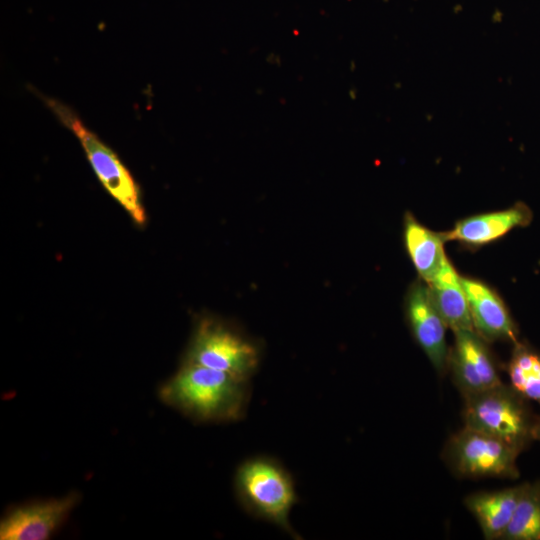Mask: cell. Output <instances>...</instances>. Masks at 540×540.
<instances>
[{"label": "cell", "instance_id": "8992f818", "mask_svg": "<svg viewBox=\"0 0 540 540\" xmlns=\"http://www.w3.org/2000/svg\"><path fill=\"white\" fill-rule=\"evenodd\" d=\"M519 452L504 440L464 426L448 440L443 457L460 477L516 478Z\"/></svg>", "mask_w": 540, "mask_h": 540}, {"label": "cell", "instance_id": "2e32d148", "mask_svg": "<svg viewBox=\"0 0 540 540\" xmlns=\"http://www.w3.org/2000/svg\"><path fill=\"white\" fill-rule=\"evenodd\" d=\"M501 539L540 540L539 485H523L521 497Z\"/></svg>", "mask_w": 540, "mask_h": 540}, {"label": "cell", "instance_id": "8fae6325", "mask_svg": "<svg viewBox=\"0 0 540 540\" xmlns=\"http://www.w3.org/2000/svg\"><path fill=\"white\" fill-rule=\"evenodd\" d=\"M531 219L530 209L523 203H517L506 210L463 219L451 231L442 235L444 240L480 246L502 237L515 227L528 225Z\"/></svg>", "mask_w": 540, "mask_h": 540}, {"label": "cell", "instance_id": "277c9868", "mask_svg": "<svg viewBox=\"0 0 540 540\" xmlns=\"http://www.w3.org/2000/svg\"><path fill=\"white\" fill-rule=\"evenodd\" d=\"M525 398L500 383L464 396V426L497 437L521 450L534 438L535 423Z\"/></svg>", "mask_w": 540, "mask_h": 540}, {"label": "cell", "instance_id": "6da1fadb", "mask_svg": "<svg viewBox=\"0 0 540 540\" xmlns=\"http://www.w3.org/2000/svg\"><path fill=\"white\" fill-rule=\"evenodd\" d=\"M161 399L201 422H229L242 418L247 408L249 380L205 366L183 362L160 389Z\"/></svg>", "mask_w": 540, "mask_h": 540}, {"label": "cell", "instance_id": "30bf717a", "mask_svg": "<svg viewBox=\"0 0 540 540\" xmlns=\"http://www.w3.org/2000/svg\"><path fill=\"white\" fill-rule=\"evenodd\" d=\"M461 282L475 332L486 341L516 342V326L501 298L480 281L461 277Z\"/></svg>", "mask_w": 540, "mask_h": 540}, {"label": "cell", "instance_id": "3957f363", "mask_svg": "<svg viewBox=\"0 0 540 540\" xmlns=\"http://www.w3.org/2000/svg\"><path fill=\"white\" fill-rule=\"evenodd\" d=\"M260 352L259 345L237 328L203 316L197 321L183 362L249 380L258 369Z\"/></svg>", "mask_w": 540, "mask_h": 540}, {"label": "cell", "instance_id": "7c38bea8", "mask_svg": "<svg viewBox=\"0 0 540 540\" xmlns=\"http://www.w3.org/2000/svg\"><path fill=\"white\" fill-rule=\"evenodd\" d=\"M427 285L432 301L447 328L453 332L474 330L461 277L448 259Z\"/></svg>", "mask_w": 540, "mask_h": 540}, {"label": "cell", "instance_id": "e0dca14e", "mask_svg": "<svg viewBox=\"0 0 540 540\" xmlns=\"http://www.w3.org/2000/svg\"><path fill=\"white\" fill-rule=\"evenodd\" d=\"M534 438L540 440V418H539L538 421L535 423V428H534Z\"/></svg>", "mask_w": 540, "mask_h": 540}, {"label": "cell", "instance_id": "7a4b0ae2", "mask_svg": "<svg viewBox=\"0 0 540 540\" xmlns=\"http://www.w3.org/2000/svg\"><path fill=\"white\" fill-rule=\"evenodd\" d=\"M234 488L248 513L297 538L289 522V514L297 502L294 481L277 460L266 456L245 460L235 473Z\"/></svg>", "mask_w": 540, "mask_h": 540}, {"label": "cell", "instance_id": "4fadbf2b", "mask_svg": "<svg viewBox=\"0 0 540 540\" xmlns=\"http://www.w3.org/2000/svg\"><path fill=\"white\" fill-rule=\"evenodd\" d=\"M523 485L491 492H477L464 500L466 508L476 518L485 539H501L517 503Z\"/></svg>", "mask_w": 540, "mask_h": 540}, {"label": "cell", "instance_id": "5b68a950", "mask_svg": "<svg viewBox=\"0 0 540 540\" xmlns=\"http://www.w3.org/2000/svg\"><path fill=\"white\" fill-rule=\"evenodd\" d=\"M44 102L59 121L78 139L86 157L109 194L116 199L137 223H144L145 213L139 188L118 156L94 132L88 129L66 104L44 96Z\"/></svg>", "mask_w": 540, "mask_h": 540}, {"label": "cell", "instance_id": "9c48e42d", "mask_svg": "<svg viewBox=\"0 0 540 540\" xmlns=\"http://www.w3.org/2000/svg\"><path fill=\"white\" fill-rule=\"evenodd\" d=\"M406 315L416 342L434 368L443 371L449 355L445 340L447 326L432 301L427 283L418 281L410 287Z\"/></svg>", "mask_w": 540, "mask_h": 540}, {"label": "cell", "instance_id": "ba28073f", "mask_svg": "<svg viewBox=\"0 0 540 540\" xmlns=\"http://www.w3.org/2000/svg\"><path fill=\"white\" fill-rule=\"evenodd\" d=\"M454 334L447 365L463 397L502 383L486 340L474 330H460Z\"/></svg>", "mask_w": 540, "mask_h": 540}, {"label": "cell", "instance_id": "9a60e30c", "mask_svg": "<svg viewBox=\"0 0 540 540\" xmlns=\"http://www.w3.org/2000/svg\"><path fill=\"white\" fill-rule=\"evenodd\" d=\"M510 386L523 398L540 404V354L516 343L507 367Z\"/></svg>", "mask_w": 540, "mask_h": 540}, {"label": "cell", "instance_id": "5bb4252c", "mask_svg": "<svg viewBox=\"0 0 540 540\" xmlns=\"http://www.w3.org/2000/svg\"><path fill=\"white\" fill-rule=\"evenodd\" d=\"M404 240L415 269L421 279L428 283L447 259L442 233L426 228L408 214L405 219Z\"/></svg>", "mask_w": 540, "mask_h": 540}, {"label": "cell", "instance_id": "52a82bcc", "mask_svg": "<svg viewBox=\"0 0 540 540\" xmlns=\"http://www.w3.org/2000/svg\"><path fill=\"white\" fill-rule=\"evenodd\" d=\"M79 495L34 501L8 511L0 522L1 540H46L63 524Z\"/></svg>", "mask_w": 540, "mask_h": 540}]
</instances>
